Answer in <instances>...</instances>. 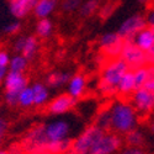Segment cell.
Returning <instances> with one entry per match:
<instances>
[{
    "instance_id": "6da1fadb",
    "label": "cell",
    "mask_w": 154,
    "mask_h": 154,
    "mask_svg": "<svg viewBox=\"0 0 154 154\" xmlns=\"http://www.w3.org/2000/svg\"><path fill=\"white\" fill-rule=\"evenodd\" d=\"M111 117V131L121 134H126L138 126L139 115L126 99L113 101L109 106Z\"/></svg>"
},
{
    "instance_id": "7a4b0ae2",
    "label": "cell",
    "mask_w": 154,
    "mask_h": 154,
    "mask_svg": "<svg viewBox=\"0 0 154 154\" xmlns=\"http://www.w3.org/2000/svg\"><path fill=\"white\" fill-rule=\"evenodd\" d=\"M127 70H130V68L120 57L107 59L101 66L100 78L97 83L99 93L105 97L115 96L117 94L119 83Z\"/></svg>"
},
{
    "instance_id": "3957f363",
    "label": "cell",
    "mask_w": 154,
    "mask_h": 154,
    "mask_svg": "<svg viewBox=\"0 0 154 154\" xmlns=\"http://www.w3.org/2000/svg\"><path fill=\"white\" fill-rule=\"evenodd\" d=\"M4 100L10 107L17 106V96L21 90L29 85V79L25 73L8 70L4 78Z\"/></svg>"
},
{
    "instance_id": "277c9868",
    "label": "cell",
    "mask_w": 154,
    "mask_h": 154,
    "mask_svg": "<svg viewBox=\"0 0 154 154\" xmlns=\"http://www.w3.org/2000/svg\"><path fill=\"white\" fill-rule=\"evenodd\" d=\"M104 132L105 131L95 123L85 127L82 133L72 142V148L67 154H89L94 143Z\"/></svg>"
},
{
    "instance_id": "5b68a950",
    "label": "cell",
    "mask_w": 154,
    "mask_h": 154,
    "mask_svg": "<svg viewBox=\"0 0 154 154\" xmlns=\"http://www.w3.org/2000/svg\"><path fill=\"white\" fill-rule=\"evenodd\" d=\"M128 101L134 107L139 117H148L154 111V93L143 88H138L128 97Z\"/></svg>"
},
{
    "instance_id": "8992f818",
    "label": "cell",
    "mask_w": 154,
    "mask_h": 154,
    "mask_svg": "<svg viewBox=\"0 0 154 154\" xmlns=\"http://www.w3.org/2000/svg\"><path fill=\"white\" fill-rule=\"evenodd\" d=\"M122 147V138L113 131H105L94 143L89 154H115Z\"/></svg>"
},
{
    "instance_id": "52a82bcc",
    "label": "cell",
    "mask_w": 154,
    "mask_h": 154,
    "mask_svg": "<svg viewBox=\"0 0 154 154\" xmlns=\"http://www.w3.org/2000/svg\"><path fill=\"white\" fill-rule=\"evenodd\" d=\"M120 58L127 64V67L131 70L147 66V57L146 52L140 49L132 40L123 41L122 49L120 53Z\"/></svg>"
},
{
    "instance_id": "ba28073f",
    "label": "cell",
    "mask_w": 154,
    "mask_h": 154,
    "mask_svg": "<svg viewBox=\"0 0 154 154\" xmlns=\"http://www.w3.org/2000/svg\"><path fill=\"white\" fill-rule=\"evenodd\" d=\"M21 144L25 152L46 148L47 138L45 134V123H36L32 127H30L26 133L23 134Z\"/></svg>"
},
{
    "instance_id": "9c48e42d",
    "label": "cell",
    "mask_w": 154,
    "mask_h": 154,
    "mask_svg": "<svg viewBox=\"0 0 154 154\" xmlns=\"http://www.w3.org/2000/svg\"><path fill=\"white\" fill-rule=\"evenodd\" d=\"M122 45H123V40L117 33V31L102 33L99 38V48L101 51V53L107 59L120 57Z\"/></svg>"
},
{
    "instance_id": "30bf717a",
    "label": "cell",
    "mask_w": 154,
    "mask_h": 154,
    "mask_svg": "<svg viewBox=\"0 0 154 154\" xmlns=\"http://www.w3.org/2000/svg\"><path fill=\"white\" fill-rule=\"evenodd\" d=\"M72 126L69 121L64 119H57L45 123V134L47 142H59V140L70 138Z\"/></svg>"
},
{
    "instance_id": "8fae6325",
    "label": "cell",
    "mask_w": 154,
    "mask_h": 154,
    "mask_svg": "<svg viewBox=\"0 0 154 154\" xmlns=\"http://www.w3.org/2000/svg\"><path fill=\"white\" fill-rule=\"evenodd\" d=\"M146 26L147 23H146L144 16L140 14H133L122 21V23L119 26L117 33L122 37L123 41L133 40L134 36Z\"/></svg>"
},
{
    "instance_id": "7c38bea8",
    "label": "cell",
    "mask_w": 154,
    "mask_h": 154,
    "mask_svg": "<svg viewBox=\"0 0 154 154\" xmlns=\"http://www.w3.org/2000/svg\"><path fill=\"white\" fill-rule=\"evenodd\" d=\"M75 104H76V100L66 93V94L57 95L52 100H49L46 106H47V111L49 115L60 116V115H66L69 111H72Z\"/></svg>"
},
{
    "instance_id": "4fadbf2b",
    "label": "cell",
    "mask_w": 154,
    "mask_h": 154,
    "mask_svg": "<svg viewBox=\"0 0 154 154\" xmlns=\"http://www.w3.org/2000/svg\"><path fill=\"white\" fill-rule=\"evenodd\" d=\"M35 4L36 0H8L10 14L16 20H21L29 16L33 10Z\"/></svg>"
},
{
    "instance_id": "5bb4252c",
    "label": "cell",
    "mask_w": 154,
    "mask_h": 154,
    "mask_svg": "<svg viewBox=\"0 0 154 154\" xmlns=\"http://www.w3.org/2000/svg\"><path fill=\"white\" fill-rule=\"evenodd\" d=\"M86 88H88V82L85 76L83 74H74L70 76V79L67 84V94L75 100H79L85 95Z\"/></svg>"
},
{
    "instance_id": "9a60e30c",
    "label": "cell",
    "mask_w": 154,
    "mask_h": 154,
    "mask_svg": "<svg viewBox=\"0 0 154 154\" xmlns=\"http://www.w3.org/2000/svg\"><path fill=\"white\" fill-rule=\"evenodd\" d=\"M57 6L58 0H36L32 12L37 19H49V16L56 11Z\"/></svg>"
},
{
    "instance_id": "2e32d148",
    "label": "cell",
    "mask_w": 154,
    "mask_h": 154,
    "mask_svg": "<svg viewBox=\"0 0 154 154\" xmlns=\"http://www.w3.org/2000/svg\"><path fill=\"white\" fill-rule=\"evenodd\" d=\"M31 89L33 91V106L35 107L46 106L49 101V88L42 82H36L31 85Z\"/></svg>"
},
{
    "instance_id": "e0dca14e",
    "label": "cell",
    "mask_w": 154,
    "mask_h": 154,
    "mask_svg": "<svg viewBox=\"0 0 154 154\" xmlns=\"http://www.w3.org/2000/svg\"><path fill=\"white\" fill-rule=\"evenodd\" d=\"M140 49L147 52L154 46V27L146 26L144 29L140 30L132 40Z\"/></svg>"
},
{
    "instance_id": "ac0fdd59",
    "label": "cell",
    "mask_w": 154,
    "mask_h": 154,
    "mask_svg": "<svg viewBox=\"0 0 154 154\" xmlns=\"http://www.w3.org/2000/svg\"><path fill=\"white\" fill-rule=\"evenodd\" d=\"M136 89H137V86H136V82L133 78V72L130 69V70H127L121 78L119 86H117V94L122 99H128Z\"/></svg>"
},
{
    "instance_id": "d6986e66",
    "label": "cell",
    "mask_w": 154,
    "mask_h": 154,
    "mask_svg": "<svg viewBox=\"0 0 154 154\" xmlns=\"http://www.w3.org/2000/svg\"><path fill=\"white\" fill-rule=\"evenodd\" d=\"M70 74L68 72H60V70H54L51 72L46 75L45 84L49 89H60L67 86L69 79H70Z\"/></svg>"
},
{
    "instance_id": "ffe728a7",
    "label": "cell",
    "mask_w": 154,
    "mask_h": 154,
    "mask_svg": "<svg viewBox=\"0 0 154 154\" xmlns=\"http://www.w3.org/2000/svg\"><path fill=\"white\" fill-rule=\"evenodd\" d=\"M40 51V42H38V37L33 35H27L23 38V45L21 53L23 57H26L29 60H32Z\"/></svg>"
},
{
    "instance_id": "44dd1931",
    "label": "cell",
    "mask_w": 154,
    "mask_h": 154,
    "mask_svg": "<svg viewBox=\"0 0 154 154\" xmlns=\"http://www.w3.org/2000/svg\"><path fill=\"white\" fill-rule=\"evenodd\" d=\"M29 59L20 53H15L10 58V63L8 66V70L16 72V73H25L29 68Z\"/></svg>"
},
{
    "instance_id": "7402d4cb",
    "label": "cell",
    "mask_w": 154,
    "mask_h": 154,
    "mask_svg": "<svg viewBox=\"0 0 154 154\" xmlns=\"http://www.w3.org/2000/svg\"><path fill=\"white\" fill-rule=\"evenodd\" d=\"M53 33V22L49 19H38L36 23V36L38 38H49Z\"/></svg>"
},
{
    "instance_id": "603a6c76",
    "label": "cell",
    "mask_w": 154,
    "mask_h": 154,
    "mask_svg": "<svg viewBox=\"0 0 154 154\" xmlns=\"http://www.w3.org/2000/svg\"><path fill=\"white\" fill-rule=\"evenodd\" d=\"M72 142L70 138L59 140V142H47L46 148L51 154H67L70 148H72Z\"/></svg>"
},
{
    "instance_id": "cb8c5ba5",
    "label": "cell",
    "mask_w": 154,
    "mask_h": 154,
    "mask_svg": "<svg viewBox=\"0 0 154 154\" xmlns=\"http://www.w3.org/2000/svg\"><path fill=\"white\" fill-rule=\"evenodd\" d=\"M125 140H126V144L130 147H142L146 142V136L142 131L136 127L132 131L127 132L125 134Z\"/></svg>"
},
{
    "instance_id": "d4e9b609",
    "label": "cell",
    "mask_w": 154,
    "mask_h": 154,
    "mask_svg": "<svg viewBox=\"0 0 154 154\" xmlns=\"http://www.w3.org/2000/svg\"><path fill=\"white\" fill-rule=\"evenodd\" d=\"M17 106L21 109H31L33 107V91L31 86H26L23 90L20 91L17 96Z\"/></svg>"
},
{
    "instance_id": "484cf974",
    "label": "cell",
    "mask_w": 154,
    "mask_h": 154,
    "mask_svg": "<svg viewBox=\"0 0 154 154\" xmlns=\"http://www.w3.org/2000/svg\"><path fill=\"white\" fill-rule=\"evenodd\" d=\"M100 8V2L99 0H85L84 3L80 4L79 8V14L83 17H90L91 15H94L95 12L99 10Z\"/></svg>"
},
{
    "instance_id": "4316f807",
    "label": "cell",
    "mask_w": 154,
    "mask_h": 154,
    "mask_svg": "<svg viewBox=\"0 0 154 154\" xmlns=\"http://www.w3.org/2000/svg\"><path fill=\"white\" fill-rule=\"evenodd\" d=\"M95 125H97L101 130L104 131H111V117H110V111L107 109H102L95 119Z\"/></svg>"
},
{
    "instance_id": "83f0119b",
    "label": "cell",
    "mask_w": 154,
    "mask_h": 154,
    "mask_svg": "<svg viewBox=\"0 0 154 154\" xmlns=\"http://www.w3.org/2000/svg\"><path fill=\"white\" fill-rule=\"evenodd\" d=\"M132 72H133V78H134L137 89L138 88H143L144 86V83L147 80V66L136 68Z\"/></svg>"
},
{
    "instance_id": "f1b7e54d",
    "label": "cell",
    "mask_w": 154,
    "mask_h": 154,
    "mask_svg": "<svg viewBox=\"0 0 154 154\" xmlns=\"http://www.w3.org/2000/svg\"><path fill=\"white\" fill-rule=\"evenodd\" d=\"M80 4V0H63V3L60 4V9L67 14H72V12L79 10Z\"/></svg>"
},
{
    "instance_id": "f546056e",
    "label": "cell",
    "mask_w": 154,
    "mask_h": 154,
    "mask_svg": "<svg viewBox=\"0 0 154 154\" xmlns=\"http://www.w3.org/2000/svg\"><path fill=\"white\" fill-rule=\"evenodd\" d=\"M21 29H22L21 22L19 20H15V21H11L6 25V26L4 27V32L9 36H15L21 31Z\"/></svg>"
},
{
    "instance_id": "4dcf8cb0",
    "label": "cell",
    "mask_w": 154,
    "mask_h": 154,
    "mask_svg": "<svg viewBox=\"0 0 154 154\" xmlns=\"http://www.w3.org/2000/svg\"><path fill=\"white\" fill-rule=\"evenodd\" d=\"M144 88L154 93V64L147 66V80L144 83Z\"/></svg>"
},
{
    "instance_id": "1f68e13d",
    "label": "cell",
    "mask_w": 154,
    "mask_h": 154,
    "mask_svg": "<svg viewBox=\"0 0 154 154\" xmlns=\"http://www.w3.org/2000/svg\"><path fill=\"white\" fill-rule=\"evenodd\" d=\"M115 10V5L113 4H105L101 8H99V12H100V17L101 19H107L112 15V12Z\"/></svg>"
},
{
    "instance_id": "d6a6232c",
    "label": "cell",
    "mask_w": 154,
    "mask_h": 154,
    "mask_svg": "<svg viewBox=\"0 0 154 154\" xmlns=\"http://www.w3.org/2000/svg\"><path fill=\"white\" fill-rule=\"evenodd\" d=\"M8 131H9V122L5 119L0 117V146H2L3 142L5 140Z\"/></svg>"
},
{
    "instance_id": "836d02e7",
    "label": "cell",
    "mask_w": 154,
    "mask_h": 154,
    "mask_svg": "<svg viewBox=\"0 0 154 154\" xmlns=\"http://www.w3.org/2000/svg\"><path fill=\"white\" fill-rule=\"evenodd\" d=\"M10 58H11V56L9 53V51L5 48H0V67L8 68L9 63H10Z\"/></svg>"
},
{
    "instance_id": "e575fe53",
    "label": "cell",
    "mask_w": 154,
    "mask_h": 154,
    "mask_svg": "<svg viewBox=\"0 0 154 154\" xmlns=\"http://www.w3.org/2000/svg\"><path fill=\"white\" fill-rule=\"evenodd\" d=\"M6 150H8V154H25V149H23L21 142L10 144Z\"/></svg>"
},
{
    "instance_id": "d590c367",
    "label": "cell",
    "mask_w": 154,
    "mask_h": 154,
    "mask_svg": "<svg viewBox=\"0 0 154 154\" xmlns=\"http://www.w3.org/2000/svg\"><path fill=\"white\" fill-rule=\"evenodd\" d=\"M120 154H147L142 147H130V146H127L126 148H123L121 150Z\"/></svg>"
},
{
    "instance_id": "8d00e7d4",
    "label": "cell",
    "mask_w": 154,
    "mask_h": 154,
    "mask_svg": "<svg viewBox=\"0 0 154 154\" xmlns=\"http://www.w3.org/2000/svg\"><path fill=\"white\" fill-rule=\"evenodd\" d=\"M144 19H146L147 26L154 27V8L148 10V12H147V15L144 16Z\"/></svg>"
},
{
    "instance_id": "74e56055",
    "label": "cell",
    "mask_w": 154,
    "mask_h": 154,
    "mask_svg": "<svg viewBox=\"0 0 154 154\" xmlns=\"http://www.w3.org/2000/svg\"><path fill=\"white\" fill-rule=\"evenodd\" d=\"M146 57H147V63L148 64H154V46L146 52Z\"/></svg>"
},
{
    "instance_id": "f35d334b",
    "label": "cell",
    "mask_w": 154,
    "mask_h": 154,
    "mask_svg": "<svg viewBox=\"0 0 154 154\" xmlns=\"http://www.w3.org/2000/svg\"><path fill=\"white\" fill-rule=\"evenodd\" d=\"M25 154H51L47 148H40V149H35L31 152H25Z\"/></svg>"
},
{
    "instance_id": "ab89813d",
    "label": "cell",
    "mask_w": 154,
    "mask_h": 154,
    "mask_svg": "<svg viewBox=\"0 0 154 154\" xmlns=\"http://www.w3.org/2000/svg\"><path fill=\"white\" fill-rule=\"evenodd\" d=\"M6 73H8V68H3V67H0V84H3Z\"/></svg>"
},
{
    "instance_id": "60d3db41",
    "label": "cell",
    "mask_w": 154,
    "mask_h": 154,
    "mask_svg": "<svg viewBox=\"0 0 154 154\" xmlns=\"http://www.w3.org/2000/svg\"><path fill=\"white\" fill-rule=\"evenodd\" d=\"M149 130L154 134V115H150L149 116Z\"/></svg>"
},
{
    "instance_id": "b9f144b4",
    "label": "cell",
    "mask_w": 154,
    "mask_h": 154,
    "mask_svg": "<svg viewBox=\"0 0 154 154\" xmlns=\"http://www.w3.org/2000/svg\"><path fill=\"white\" fill-rule=\"evenodd\" d=\"M152 2H153V0H139V3L143 4V5H148V4H150Z\"/></svg>"
},
{
    "instance_id": "7bdbcfd3",
    "label": "cell",
    "mask_w": 154,
    "mask_h": 154,
    "mask_svg": "<svg viewBox=\"0 0 154 154\" xmlns=\"http://www.w3.org/2000/svg\"><path fill=\"white\" fill-rule=\"evenodd\" d=\"M0 154H8V150H6V149H3V148H0Z\"/></svg>"
}]
</instances>
